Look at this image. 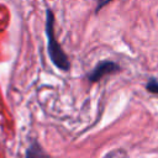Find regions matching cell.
<instances>
[{
    "mask_svg": "<svg viewBox=\"0 0 158 158\" xmlns=\"http://www.w3.org/2000/svg\"><path fill=\"white\" fill-rule=\"evenodd\" d=\"M110 0H99V5H98V7H101L104 4H106V2H109Z\"/></svg>",
    "mask_w": 158,
    "mask_h": 158,
    "instance_id": "obj_5",
    "label": "cell"
},
{
    "mask_svg": "<svg viewBox=\"0 0 158 158\" xmlns=\"http://www.w3.org/2000/svg\"><path fill=\"white\" fill-rule=\"evenodd\" d=\"M26 158H51L37 143H32L26 151Z\"/></svg>",
    "mask_w": 158,
    "mask_h": 158,
    "instance_id": "obj_3",
    "label": "cell"
},
{
    "mask_svg": "<svg viewBox=\"0 0 158 158\" xmlns=\"http://www.w3.org/2000/svg\"><path fill=\"white\" fill-rule=\"evenodd\" d=\"M147 88H148V90H151L153 93H158V81L157 80H151L147 84Z\"/></svg>",
    "mask_w": 158,
    "mask_h": 158,
    "instance_id": "obj_4",
    "label": "cell"
},
{
    "mask_svg": "<svg viewBox=\"0 0 158 158\" xmlns=\"http://www.w3.org/2000/svg\"><path fill=\"white\" fill-rule=\"evenodd\" d=\"M47 37H48V53L52 59V62L63 70H67L69 68V62L67 59V56L62 51L60 46L58 44L54 33H53V17L52 14H47Z\"/></svg>",
    "mask_w": 158,
    "mask_h": 158,
    "instance_id": "obj_1",
    "label": "cell"
},
{
    "mask_svg": "<svg viewBox=\"0 0 158 158\" xmlns=\"http://www.w3.org/2000/svg\"><path fill=\"white\" fill-rule=\"evenodd\" d=\"M118 69L117 64L114 62H101L89 75V79L91 81H96L100 78H102L105 74H110L112 72H116Z\"/></svg>",
    "mask_w": 158,
    "mask_h": 158,
    "instance_id": "obj_2",
    "label": "cell"
}]
</instances>
